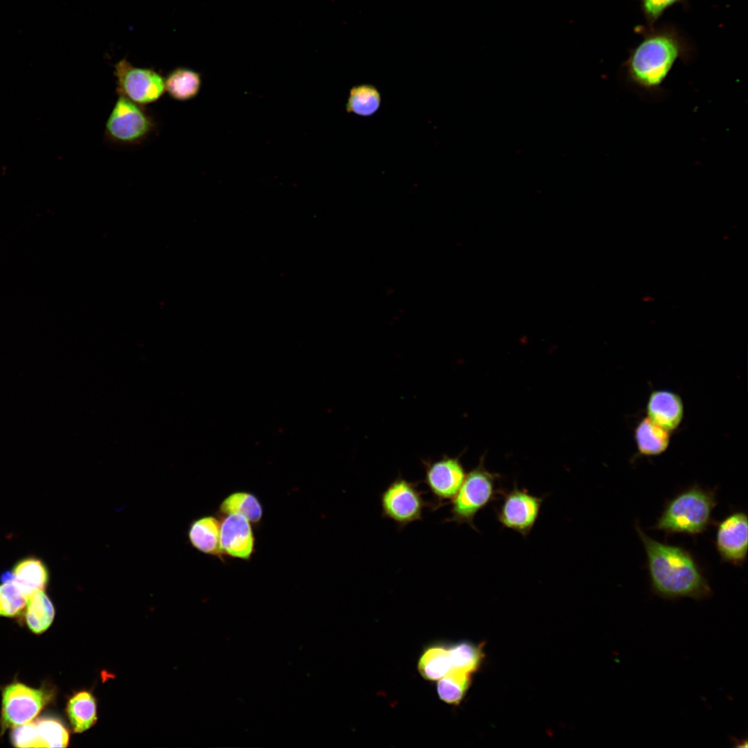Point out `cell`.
I'll return each mask as SVG.
<instances>
[{
  "instance_id": "1",
  "label": "cell",
  "mask_w": 748,
  "mask_h": 748,
  "mask_svg": "<svg viewBox=\"0 0 748 748\" xmlns=\"http://www.w3.org/2000/svg\"><path fill=\"white\" fill-rule=\"evenodd\" d=\"M635 30L641 39L622 65V79L628 89L645 99H663L666 78L677 60L687 63L692 60L693 46L672 24L637 26Z\"/></svg>"
},
{
  "instance_id": "2",
  "label": "cell",
  "mask_w": 748,
  "mask_h": 748,
  "mask_svg": "<svg viewBox=\"0 0 748 748\" xmlns=\"http://www.w3.org/2000/svg\"><path fill=\"white\" fill-rule=\"evenodd\" d=\"M646 555V566L652 592L668 600L710 598L712 589L693 555L686 549L659 542L635 524Z\"/></svg>"
},
{
  "instance_id": "3",
  "label": "cell",
  "mask_w": 748,
  "mask_h": 748,
  "mask_svg": "<svg viewBox=\"0 0 748 748\" xmlns=\"http://www.w3.org/2000/svg\"><path fill=\"white\" fill-rule=\"evenodd\" d=\"M718 504L716 489L692 485L668 500L653 528L667 535H696L704 533L712 522Z\"/></svg>"
},
{
  "instance_id": "4",
  "label": "cell",
  "mask_w": 748,
  "mask_h": 748,
  "mask_svg": "<svg viewBox=\"0 0 748 748\" xmlns=\"http://www.w3.org/2000/svg\"><path fill=\"white\" fill-rule=\"evenodd\" d=\"M499 478V474L486 468L483 456L478 465L465 475L459 490L452 499L450 515L445 522L467 524L477 531L474 524V517L501 492L497 488Z\"/></svg>"
},
{
  "instance_id": "5",
  "label": "cell",
  "mask_w": 748,
  "mask_h": 748,
  "mask_svg": "<svg viewBox=\"0 0 748 748\" xmlns=\"http://www.w3.org/2000/svg\"><path fill=\"white\" fill-rule=\"evenodd\" d=\"M157 122L145 106L118 95L105 125V137L113 144L135 145L157 129Z\"/></svg>"
},
{
  "instance_id": "6",
  "label": "cell",
  "mask_w": 748,
  "mask_h": 748,
  "mask_svg": "<svg viewBox=\"0 0 748 748\" xmlns=\"http://www.w3.org/2000/svg\"><path fill=\"white\" fill-rule=\"evenodd\" d=\"M419 484L402 476L391 481L380 496L382 517L393 521L402 529L422 520L425 508L438 509L435 502L424 499L425 491L419 489Z\"/></svg>"
},
{
  "instance_id": "7",
  "label": "cell",
  "mask_w": 748,
  "mask_h": 748,
  "mask_svg": "<svg viewBox=\"0 0 748 748\" xmlns=\"http://www.w3.org/2000/svg\"><path fill=\"white\" fill-rule=\"evenodd\" d=\"M116 91L130 100L145 106L158 101L165 93L164 77L153 68L133 65L126 58L114 65Z\"/></svg>"
},
{
  "instance_id": "8",
  "label": "cell",
  "mask_w": 748,
  "mask_h": 748,
  "mask_svg": "<svg viewBox=\"0 0 748 748\" xmlns=\"http://www.w3.org/2000/svg\"><path fill=\"white\" fill-rule=\"evenodd\" d=\"M503 495V501L496 513L498 522L524 537L528 535L538 519L544 497L533 495L516 484Z\"/></svg>"
},
{
  "instance_id": "9",
  "label": "cell",
  "mask_w": 748,
  "mask_h": 748,
  "mask_svg": "<svg viewBox=\"0 0 748 748\" xmlns=\"http://www.w3.org/2000/svg\"><path fill=\"white\" fill-rule=\"evenodd\" d=\"M50 693L44 689L21 683L6 686L2 695L1 721L3 726H17L30 722L48 704Z\"/></svg>"
},
{
  "instance_id": "10",
  "label": "cell",
  "mask_w": 748,
  "mask_h": 748,
  "mask_svg": "<svg viewBox=\"0 0 748 748\" xmlns=\"http://www.w3.org/2000/svg\"><path fill=\"white\" fill-rule=\"evenodd\" d=\"M425 469L423 482L427 485L438 508L452 500L459 490L466 475L461 456L444 454L436 461L422 460Z\"/></svg>"
},
{
  "instance_id": "11",
  "label": "cell",
  "mask_w": 748,
  "mask_h": 748,
  "mask_svg": "<svg viewBox=\"0 0 748 748\" xmlns=\"http://www.w3.org/2000/svg\"><path fill=\"white\" fill-rule=\"evenodd\" d=\"M747 513L735 510L727 515L717 526L715 546L724 562L741 567L747 560L748 525Z\"/></svg>"
},
{
  "instance_id": "12",
  "label": "cell",
  "mask_w": 748,
  "mask_h": 748,
  "mask_svg": "<svg viewBox=\"0 0 748 748\" xmlns=\"http://www.w3.org/2000/svg\"><path fill=\"white\" fill-rule=\"evenodd\" d=\"M220 546L222 554L249 560L255 546L251 522L239 514L225 515L220 523Z\"/></svg>"
},
{
  "instance_id": "13",
  "label": "cell",
  "mask_w": 748,
  "mask_h": 748,
  "mask_svg": "<svg viewBox=\"0 0 748 748\" xmlns=\"http://www.w3.org/2000/svg\"><path fill=\"white\" fill-rule=\"evenodd\" d=\"M646 411L650 419L670 431L681 424L684 409L682 400L677 393L660 389L650 394Z\"/></svg>"
},
{
  "instance_id": "14",
  "label": "cell",
  "mask_w": 748,
  "mask_h": 748,
  "mask_svg": "<svg viewBox=\"0 0 748 748\" xmlns=\"http://www.w3.org/2000/svg\"><path fill=\"white\" fill-rule=\"evenodd\" d=\"M638 454L644 456H658L669 446L670 431L660 427L648 416L642 418L634 429Z\"/></svg>"
},
{
  "instance_id": "15",
  "label": "cell",
  "mask_w": 748,
  "mask_h": 748,
  "mask_svg": "<svg viewBox=\"0 0 748 748\" xmlns=\"http://www.w3.org/2000/svg\"><path fill=\"white\" fill-rule=\"evenodd\" d=\"M165 92L176 101L185 102L195 98L201 89L200 74L189 68L177 67L164 78Z\"/></svg>"
},
{
  "instance_id": "16",
  "label": "cell",
  "mask_w": 748,
  "mask_h": 748,
  "mask_svg": "<svg viewBox=\"0 0 748 748\" xmlns=\"http://www.w3.org/2000/svg\"><path fill=\"white\" fill-rule=\"evenodd\" d=\"M220 523L213 516L194 521L188 531L191 544L199 551L213 555L222 554L220 546Z\"/></svg>"
},
{
  "instance_id": "17",
  "label": "cell",
  "mask_w": 748,
  "mask_h": 748,
  "mask_svg": "<svg viewBox=\"0 0 748 748\" xmlns=\"http://www.w3.org/2000/svg\"><path fill=\"white\" fill-rule=\"evenodd\" d=\"M12 574V580L28 598L33 594L43 591L48 580L45 565L35 558L20 561L15 567Z\"/></svg>"
},
{
  "instance_id": "18",
  "label": "cell",
  "mask_w": 748,
  "mask_h": 748,
  "mask_svg": "<svg viewBox=\"0 0 748 748\" xmlns=\"http://www.w3.org/2000/svg\"><path fill=\"white\" fill-rule=\"evenodd\" d=\"M66 712L73 731L83 732L97 720L96 700L88 691L78 692L69 700Z\"/></svg>"
},
{
  "instance_id": "19",
  "label": "cell",
  "mask_w": 748,
  "mask_h": 748,
  "mask_svg": "<svg viewBox=\"0 0 748 748\" xmlns=\"http://www.w3.org/2000/svg\"><path fill=\"white\" fill-rule=\"evenodd\" d=\"M381 103V93L375 85L359 84L352 87L349 91L346 111L359 116L370 117L379 110Z\"/></svg>"
},
{
  "instance_id": "20",
  "label": "cell",
  "mask_w": 748,
  "mask_h": 748,
  "mask_svg": "<svg viewBox=\"0 0 748 748\" xmlns=\"http://www.w3.org/2000/svg\"><path fill=\"white\" fill-rule=\"evenodd\" d=\"M54 616L53 603L43 591H37L28 598L25 619L33 632L40 634L45 632L51 625Z\"/></svg>"
},
{
  "instance_id": "21",
  "label": "cell",
  "mask_w": 748,
  "mask_h": 748,
  "mask_svg": "<svg viewBox=\"0 0 748 748\" xmlns=\"http://www.w3.org/2000/svg\"><path fill=\"white\" fill-rule=\"evenodd\" d=\"M220 511L225 515L239 514L251 523H258L262 517L263 509L259 499L252 493L235 492L228 495L221 503Z\"/></svg>"
},
{
  "instance_id": "22",
  "label": "cell",
  "mask_w": 748,
  "mask_h": 748,
  "mask_svg": "<svg viewBox=\"0 0 748 748\" xmlns=\"http://www.w3.org/2000/svg\"><path fill=\"white\" fill-rule=\"evenodd\" d=\"M452 668L449 648L441 645L427 648L418 663L421 676L428 681H437Z\"/></svg>"
},
{
  "instance_id": "23",
  "label": "cell",
  "mask_w": 748,
  "mask_h": 748,
  "mask_svg": "<svg viewBox=\"0 0 748 748\" xmlns=\"http://www.w3.org/2000/svg\"><path fill=\"white\" fill-rule=\"evenodd\" d=\"M470 684V673L452 668L438 680V697L445 703L458 704L464 697Z\"/></svg>"
},
{
  "instance_id": "24",
  "label": "cell",
  "mask_w": 748,
  "mask_h": 748,
  "mask_svg": "<svg viewBox=\"0 0 748 748\" xmlns=\"http://www.w3.org/2000/svg\"><path fill=\"white\" fill-rule=\"evenodd\" d=\"M41 747H66L69 741L66 728L58 720L45 717L35 721Z\"/></svg>"
},
{
  "instance_id": "25",
  "label": "cell",
  "mask_w": 748,
  "mask_h": 748,
  "mask_svg": "<svg viewBox=\"0 0 748 748\" xmlns=\"http://www.w3.org/2000/svg\"><path fill=\"white\" fill-rule=\"evenodd\" d=\"M449 657L452 668L471 674L479 666L482 652L472 643L462 642L449 648Z\"/></svg>"
},
{
  "instance_id": "26",
  "label": "cell",
  "mask_w": 748,
  "mask_h": 748,
  "mask_svg": "<svg viewBox=\"0 0 748 748\" xmlns=\"http://www.w3.org/2000/svg\"><path fill=\"white\" fill-rule=\"evenodd\" d=\"M28 597L12 580L0 585V616H15L26 607Z\"/></svg>"
},
{
  "instance_id": "27",
  "label": "cell",
  "mask_w": 748,
  "mask_h": 748,
  "mask_svg": "<svg viewBox=\"0 0 748 748\" xmlns=\"http://www.w3.org/2000/svg\"><path fill=\"white\" fill-rule=\"evenodd\" d=\"M677 3L686 4V0H640L645 26H654L665 11Z\"/></svg>"
},
{
  "instance_id": "28",
  "label": "cell",
  "mask_w": 748,
  "mask_h": 748,
  "mask_svg": "<svg viewBox=\"0 0 748 748\" xmlns=\"http://www.w3.org/2000/svg\"><path fill=\"white\" fill-rule=\"evenodd\" d=\"M11 740L17 747H41L35 722L15 726Z\"/></svg>"
},
{
  "instance_id": "29",
  "label": "cell",
  "mask_w": 748,
  "mask_h": 748,
  "mask_svg": "<svg viewBox=\"0 0 748 748\" xmlns=\"http://www.w3.org/2000/svg\"><path fill=\"white\" fill-rule=\"evenodd\" d=\"M736 742H738V743H736V745H734L736 747H747V740H743L742 739V740H740V741H738L736 740Z\"/></svg>"
}]
</instances>
